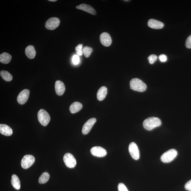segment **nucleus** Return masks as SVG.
<instances>
[{"label":"nucleus","mask_w":191,"mask_h":191,"mask_svg":"<svg viewBox=\"0 0 191 191\" xmlns=\"http://www.w3.org/2000/svg\"><path fill=\"white\" fill-rule=\"evenodd\" d=\"M148 24L150 28L155 29H162L164 26V24L163 22L153 19H150Z\"/></svg>","instance_id":"13"},{"label":"nucleus","mask_w":191,"mask_h":191,"mask_svg":"<svg viewBox=\"0 0 191 191\" xmlns=\"http://www.w3.org/2000/svg\"><path fill=\"white\" fill-rule=\"evenodd\" d=\"M63 161L66 167L69 168L75 167L76 164L75 158L71 153L65 154L63 157Z\"/></svg>","instance_id":"6"},{"label":"nucleus","mask_w":191,"mask_h":191,"mask_svg":"<svg viewBox=\"0 0 191 191\" xmlns=\"http://www.w3.org/2000/svg\"><path fill=\"white\" fill-rule=\"evenodd\" d=\"M129 152L131 157L135 160H138L140 158V154L137 145L134 142L130 143L128 147Z\"/></svg>","instance_id":"8"},{"label":"nucleus","mask_w":191,"mask_h":191,"mask_svg":"<svg viewBox=\"0 0 191 191\" xmlns=\"http://www.w3.org/2000/svg\"><path fill=\"white\" fill-rule=\"evenodd\" d=\"M0 133L6 136H11L13 133V131L11 128L6 124L0 125Z\"/></svg>","instance_id":"16"},{"label":"nucleus","mask_w":191,"mask_h":191,"mask_svg":"<svg viewBox=\"0 0 191 191\" xmlns=\"http://www.w3.org/2000/svg\"><path fill=\"white\" fill-rule=\"evenodd\" d=\"M162 125V121L159 118L152 117L148 118L143 121V126L146 130H152Z\"/></svg>","instance_id":"1"},{"label":"nucleus","mask_w":191,"mask_h":191,"mask_svg":"<svg viewBox=\"0 0 191 191\" xmlns=\"http://www.w3.org/2000/svg\"><path fill=\"white\" fill-rule=\"evenodd\" d=\"M96 121V119L95 118H91L87 121L83 125L82 130L83 134L85 135L90 132Z\"/></svg>","instance_id":"11"},{"label":"nucleus","mask_w":191,"mask_h":191,"mask_svg":"<svg viewBox=\"0 0 191 191\" xmlns=\"http://www.w3.org/2000/svg\"><path fill=\"white\" fill-rule=\"evenodd\" d=\"M12 57L11 54L6 53H4L0 55V61L3 64H8L11 62Z\"/></svg>","instance_id":"21"},{"label":"nucleus","mask_w":191,"mask_h":191,"mask_svg":"<svg viewBox=\"0 0 191 191\" xmlns=\"http://www.w3.org/2000/svg\"><path fill=\"white\" fill-rule=\"evenodd\" d=\"M177 154V151L175 149L168 150L161 156V160L163 163H169L176 157Z\"/></svg>","instance_id":"3"},{"label":"nucleus","mask_w":191,"mask_h":191,"mask_svg":"<svg viewBox=\"0 0 191 191\" xmlns=\"http://www.w3.org/2000/svg\"><path fill=\"white\" fill-rule=\"evenodd\" d=\"M185 188L186 190L191 191V180L186 183L185 185Z\"/></svg>","instance_id":"31"},{"label":"nucleus","mask_w":191,"mask_h":191,"mask_svg":"<svg viewBox=\"0 0 191 191\" xmlns=\"http://www.w3.org/2000/svg\"><path fill=\"white\" fill-rule=\"evenodd\" d=\"M0 74L2 79L5 81H10L12 80V76L11 74L7 71H2L1 72Z\"/></svg>","instance_id":"23"},{"label":"nucleus","mask_w":191,"mask_h":191,"mask_svg":"<svg viewBox=\"0 0 191 191\" xmlns=\"http://www.w3.org/2000/svg\"><path fill=\"white\" fill-rule=\"evenodd\" d=\"M83 108L82 104L78 102H76L71 104L69 110L72 113H75L80 111Z\"/></svg>","instance_id":"18"},{"label":"nucleus","mask_w":191,"mask_h":191,"mask_svg":"<svg viewBox=\"0 0 191 191\" xmlns=\"http://www.w3.org/2000/svg\"><path fill=\"white\" fill-rule=\"evenodd\" d=\"M100 40L101 44L106 47L110 46L112 42L110 34L106 32H104L101 34Z\"/></svg>","instance_id":"12"},{"label":"nucleus","mask_w":191,"mask_h":191,"mask_svg":"<svg viewBox=\"0 0 191 191\" xmlns=\"http://www.w3.org/2000/svg\"><path fill=\"white\" fill-rule=\"evenodd\" d=\"M30 92L28 89H24L17 96V101L21 105H24L25 103L29 97Z\"/></svg>","instance_id":"9"},{"label":"nucleus","mask_w":191,"mask_h":191,"mask_svg":"<svg viewBox=\"0 0 191 191\" xmlns=\"http://www.w3.org/2000/svg\"><path fill=\"white\" fill-rule=\"evenodd\" d=\"M35 161V158L33 155H27L22 158L21 166L24 169H26L33 165Z\"/></svg>","instance_id":"5"},{"label":"nucleus","mask_w":191,"mask_h":191,"mask_svg":"<svg viewBox=\"0 0 191 191\" xmlns=\"http://www.w3.org/2000/svg\"><path fill=\"white\" fill-rule=\"evenodd\" d=\"M93 51V49L90 47L86 46L83 49V53L86 58H88L91 55Z\"/></svg>","instance_id":"24"},{"label":"nucleus","mask_w":191,"mask_h":191,"mask_svg":"<svg viewBox=\"0 0 191 191\" xmlns=\"http://www.w3.org/2000/svg\"><path fill=\"white\" fill-rule=\"evenodd\" d=\"M76 51L77 55L78 56H82L83 54V45L79 44L76 47Z\"/></svg>","instance_id":"25"},{"label":"nucleus","mask_w":191,"mask_h":191,"mask_svg":"<svg viewBox=\"0 0 191 191\" xmlns=\"http://www.w3.org/2000/svg\"><path fill=\"white\" fill-rule=\"evenodd\" d=\"M56 93L59 96L63 95L65 91V87L63 82L57 80L55 84Z\"/></svg>","instance_id":"14"},{"label":"nucleus","mask_w":191,"mask_h":191,"mask_svg":"<svg viewBox=\"0 0 191 191\" xmlns=\"http://www.w3.org/2000/svg\"><path fill=\"white\" fill-rule=\"evenodd\" d=\"M90 152L92 154L98 157H103L107 154V152L105 149L98 146L92 148Z\"/></svg>","instance_id":"10"},{"label":"nucleus","mask_w":191,"mask_h":191,"mask_svg":"<svg viewBox=\"0 0 191 191\" xmlns=\"http://www.w3.org/2000/svg\"><path fill=\"white\" fill-rule=\"evenodd\" d=\"M60 24V20L57 17H51L46 21L45 24L46 28L53 30L58 27Z\"/></svg>","instance_id":"7"},{"label":"nucleus","mask_w":191,"mask_h":191,"mask_svg":"<svg viewBox=\"0 0 191 191\" xmlns=\"http://www.w3.org/2000/svg\"><path fill=\"white\" fill-rule=\"evenodd\" d=\"M76 8L88 12L93 15H95L96 14L95 10L90 5L85 4H82L77 6Z\"/></svg>","instance_id":"15"},{"label":"nucleus","mask_w":191,"mask_h":191,"mask_svg":"<svg viewBox=\"0 0 191 191\" xmlns=\"http://www.w3.org/2000/svg\"><path fill=\"white\" fill-rule=\"evenodd\" d=\"M160 61L162 63H164L167 60V57L164 54H161L158 57Z\"/></svg>","instance_id":"30"},{"label":"nucleus","mask_w":191,"mask_h":191,"mask_svg":"<svg viewBox=\"0 0 191 191\" xmlns=\"http://www.w3.org/2000/svg\"><path fill=\"white\" fill-rule=\"evenodd\" d=\"M50 176L48 172H45L42 173L39 179V182L40 184H44L48 181Z\"/></svg>","instance_id":"22"},{"label":"nucleus","mask_w":191,"mask_h":191,"mask_svg":"<svg viewBox=\"0 0 191 191\" xmlns=\"http://www.w3.org/2000/svg\"><path fill=\"white\" fill-rule=\"evenodd\" d=\"M130 89L132 90L143 92L147 89V86L143 82L138 78H133L130 81Z\"/></svg>","instance_id":"2"},{"label":"nucleus","mask_w":191,"mask_h":191,"mask_svg":"<svg viewBox=\"0 0 191 191\" xmlns=\"http://www.w3.org/2000/svg\"><path fill=\"white\" fill-rule=\"evenodd\" d=\"M49 1H50V2H56L57 1L56 0H49Z\"/></svg>","instance_id":"32"},{"label":"nucleus","mask_w":191,"mask_h":191,"mask_svg":"<svg viewBox=\"0 0 191 191\" xmlns=\"http://www.w3.org/2000/svg\"><path fill=\"white\" fill-rule=\"evenodd\" d=\"M119 191H128L126 186L122 183H120L118 185Z\"/></svg>","instance_id":"27"},{"label":"nucleus","mask_w":191,"mask_h":191,"mask_svg":"<svg viewBox=\"0 0 191 191\" xmlns=\"http://www.w3.org/2000/svg\"><path fill=\"white\" fill-rule=\"evenodd\" d=\"M107 93V89L105 86L101 87L98 91L97 98L99 101H102L106 97Z\"/></svg>","instance_id":"17"},{"label":"nucleus","mask_w":191,"mask_h":191,"mask_svg":"<svg viewBox=\"0 0 191 191\" xmlns=\"http://www.w3.org/2000/svg\"><path fill=\"white\" fill-rule=\"evenodd\" d=\"M157 56L155 54H151L148 58V61L150 64L154 63L157 61Z\"/></svg>","instance_id":"26"},{"label":"nucleus","mask_w":191,"mask_h":191,"mask_svg":"<svg viewBox=\"0 0 191 191\" xmlns=\"http://www.w3.org/2000/svg\"><path fill=\"white\" fill-rule=\"evenodd\" d=\"M38 120L42 125L46 126L48 124L50 120V117L46 111L41 109L38 113Z\"/></svg>","instance_id":"4"},{"label":"nucleus","mask_w":191,"mask_h":191,"mask_svg":"<svg viewBox=\"0 0 191 191\" xmlns=\"http://www.w3.org/2000/svg\"><path fill=\"white\" fill-rule=\"evenodd\" d=\"M80 61V59L77 54H74L73 56L72 62L74 64L77 65L78 64Z\"/></svg>","instance_id":"28"},{"label":"nucleus","mask_w":191,"mask_h":191,"mask_svg":"<svg viewBox=\"0 0 191 191\" xmlns=\"http://www.w3.org/2000/svg\"><path fill=\"white\" fill-rule=\"evenodd\" d=\"M185 46L187 48L191 49V35L187 39Z\"/></svg>","instance_id":"29"},{"label":"nucleus","mask_w":191,"mask_h":191,"mask_svg":"<svg viewBox=\"0 0 191 191\" xmlns=\"http://www.w3.org/2000/svg\"><path fill=\"white\" fill-rule=\"evenodd\" d=\"M11 184L13 187L16 190H19L21 188V183L19 178L16 175H12L11 177Z\"/></svg>","instance_id":"20"},{"label":"nucleus","mask_w":191,"mask_h":191,"mask_svg":"<svg viewBox=\"0 0 191 191\" xmlns=\"http://www.w3.org/2000/svg\"><path fill=\"white\" fill-rule=\"evenodd\" d=\"M25 52L26 55L29 59H33L36 56V51L33 46H27Z\"/></svg>","instance_id":"19"}]
</instances>
